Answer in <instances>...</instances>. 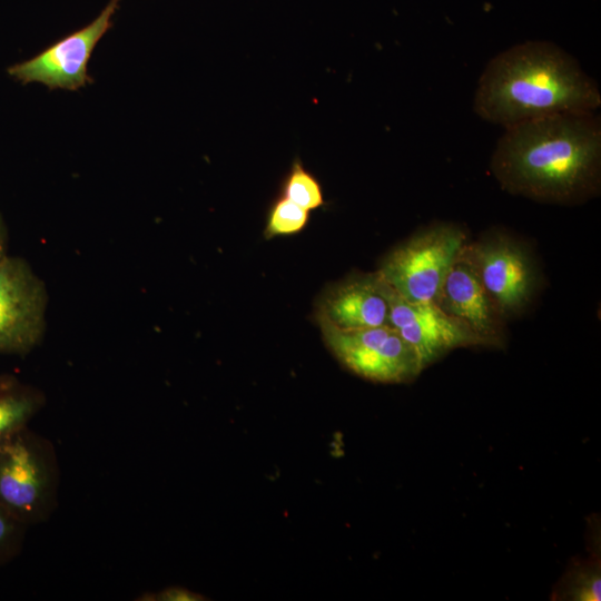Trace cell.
<instances>
[{
	"label": "cell",
	"instance_id": "6da1fadb",
	"mask_svg": "<svg viewBox=\"0 0 601 601\" xmlns=\"http://www.w3.org/2000/svg\"><path fill=\"white\" fill-rule=\"evenodd\" d=\"M490 170L506 193L578 205L601 190V120L597 112L548 116L504 128Z\"/></svg>",
	"mask_w": 601,
	"mask_h": 601
},
{
	"label": "cell",
	"instance_id": "7a4b0ae2",
	"mask_svg": "<svg viewBox=\"0 0 601 601\" xmlns=\"http://www.w3.org/2000/svg\"><path fill=\"white\" fill-rule=\"evenodd\" d=\"M598 83L558 45L528 40L494 56L482 71L473 110L508 128L528 120L571 112H597Z\"/></svg>",
	"mask_w": 601,
	"mask_h": 601
},
{
	"label": "cell",
	"instance_id": "3957f363",
	"mask_svg": "<svg viewBox=\"0 0 601 601\" xmlns=\"http://www.w3.org/2000/svg\"><path fill=\"white\" fill-rule=\"evenodd\" d=\"M60 470L50 440L29 426L0 441V506L24 525L47 521L58 505Z\"/></svg>",
	"mask_w": 601,
	"mask_h": 601
},
{
	"label": "cell",
	"instance_id": "277c9868",
	"mask_svg": "<svg viewBox=\"0 0 601 601\" xmlns=\"http://www.w3.org/2000/svg\"><path fill=\"white\" fill-rule=\"evenodd\" d=\"M465 242L461 227L435 224L394 248L376 274L407 300L435 302Z\"/></svg>",
	"mask_w": 601,
	"mask_h": 601
},
{
	"label": "cell",
	"instance_id": "5b68a950",
	"mask_svg": "<svg viewBox=\"0 0 601 601\" xmlns=\"http://www.w3.org/2000/svg\"><path fill=\"white\" fill-rule=\"evenodd\" d=\"M464 253L502 318L528 306L539 285V272L525 246L494 231L465 244Z\"/></svg>",
	"mask_w": 601,
	"mask_h": 601
},
{
	"label": "cell",
	"instance_id": "8992f818",
	"mask_svg": "<svg viewBox=\"0 0 601 601\" xmlns=\"http://www.w3.org/2000/svg\"><path fill=\"white\" fill-rule=\"evenodd\" d=\"M326 346L353 373L381 383H401L423 370L414 348L391 326L342 331L318 322Z\"/></svg>",
	"mask_w": 601,
	"mask_h": 601
},
{
	"label": "cell",
	"instance_id": "52a82bcc",
	"mask_svg": "<svg viewBox=\"0 0 601 601\" xmlns=\"http://www.w3.org/2000/svg\"><path fill=\"white\" fill-rule=\"evenodd\" d=\"M47 292L20 258L0 264V353L28 354L45 331Z\"/></svg>",
	"mask_w": 601,
	"mask_h": 601
},
{
	"label": "cell",
	"instance_id": "ba28073f",
	"mask_svg": "<svg viewBox=\"0 0 601 601\" xmlns=\"http://www.w3.org/2000/svg\"><path fill=\"white\" fill-rule=\"evenodd\" d=\"M121 0H110L88 26L72 32L36 57L8 68L22 85L40 82L49 89L77 90L92 79L87 72L90 56L111 27V18Z\"/></svg>",
	"mask_w": 601,
	"mask_h": 601
},
{
	"label": "cell",
	"instance_id": "9c48e42d",
	"mask_svg": "<svg viewBox=\"0 0 601 601\" xmlns=\"http://www.w3.org/2000/svg\"><path fill=\"white\" fill-rule=\"evenodd\" d=\"M377 279L388 304L390 325L414 348L423 368L453 348L484 345L465 324L444 313L435 302L407 300L378 276Z\"/></svg>",
	"mask_w": 601,
	"mask_h": 601
},
{
	"label": "cell",
	"instance_id": "30bf717a",
	"mask_svg": "<svg viewBox=\"0 0 601 601\" xmlns=\"http://www.w3.org/2000/svg\"><path fill=\"white\" fill-rule=\"evenodd\" d=\"M435 303L465 324L484 345H502V317L466 257L464 246L447 272Z\"/></svg>",
	"mask_w": 601,
	"mask_h": 601
},
{
	"label": "cell",
	"instance_id": "8fae6325",
	"mask_svg": "<svg viewBox=\"0 0 601 601\" xmlns=\"http://www.w3.org/2000/svg\"><path fill=\"white\" fill-rule=\"evenodd\" d=\"M390 308L376 274L357 275L332 286L321 298L318 322L355 331L390 325Z\"/></svg>",
	"mask_w": 601,
	"mask_h": 601
},
{
	"label": "cell",
	"instance_id": "7c38bea8",
	"mask_svg": "<svg viewBox=\"0 0 601 601\" xmlns=\"http://www.w3.org/2000/svg\"><path fill=\"white\" fill-rule=\"evenodd\" d=\"M41 392L17 382L0 378V441L29 426V422L43 407Z\"/></svg>",
	"mask_w": 601,
	"mask_h": 601
},
{
	"label": "cell",
	"instance_id": "4fadbf2b",
	"mask_svg": "<svg viewBox=\"0 0 601 601\" xmlns=\"http://www.w3.org/2000/svg\"><path fill=\"white\" fill-rule=\"evenodd\" d=\"M280 195L309 211L325 204L321 183L298 157L293 160L283 180Z\"/></svg>",
	"mask_w": 601,
	"mask_h": 601
},
{
	"label": "cell",
	"instance_id": "5bb4252c",
	"mask_svg": "<svg viewBox=\"0 0 601 601\" xmlns=\"http://www.w3.org/2000/svg\"><path fill=\"white\" fill-rule=\"evenodd\" d=\"M311 211L279 195L270 205L264 237L290 236L300 233L308 224Z\"/></svg>",
	"mask_w": 601,
	"mask_h": 601
},
{
	"label": "cell",
	"instance_id": "9a60e30c",
	"mask_svg": "<svg viewBox=\"0 0 601 601\" xmlns=\"http://www.w3.org/2000/svg\"><path fill=\"white\" fill-rule=\"evenodd\" d=\"M27 525L0 506V565L20 553Z\"/></svg>",
	"mask_w": 601,
	"mask_h": 601
},
{
	"label": "cell",
	"instance_id": "2e32d148",
	"mask_svg": "<svg viewBox=\"0 0 601 601\" xmlns=\"http://www.w3.org/2000/svg\"><path fill=\"white\" fill-rule=\"evenodd\" d=\"M145 601H200L203 595L181 587H169L154 593H145L138 598Z\"/></svg>",
	"mask_w": 601,
	"mask_h": 601
},
{
	"label": "cell",
	"instance_id": "e0dca14e",
	"mask_svg": "<svg viewBox=\"0 0 601 601\" xmlns=\"http://www.w3.org/2000/svg\"><path fill=\"white\" fill-rule=\"evenodd\" d=\"M7 231L4 228L3 220L0 216V264L3 262V259L7 257L6 249H7Z\"/></svg>",
	"mask_w": 601,
	"mask_h": 601
}]
</instances>
